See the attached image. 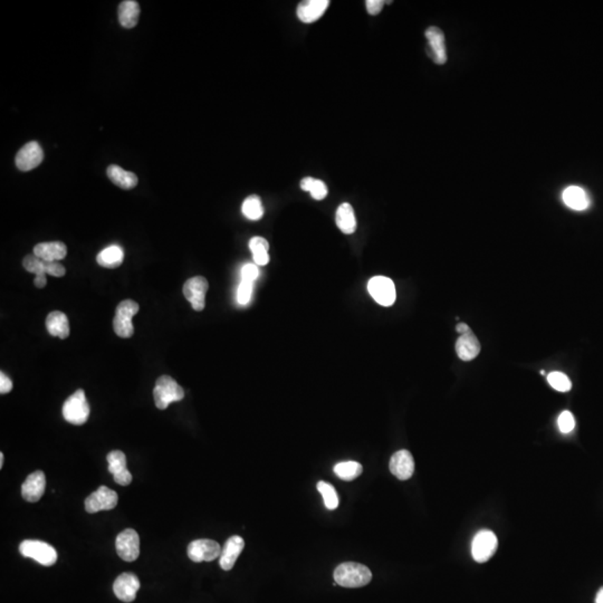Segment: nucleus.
Instances as JSON below:
<instances>
[{
  "label": "nucleus",
  "instance_id": "1",
  "mask_svg": "<svg viewBox=\"0 0 603 603\" xmlns=\"http://www.w3.org/2000/svg\"><path fill=\"white\" fill-rule=\"evenodd\" d=\"M334 580L344 588H361L371 582L372 573L368 566L357 562L340 564L334 571Z\"/></svg>",
  "mask_w": 603,
  "mask_h": 603
},
{
  "label": "nucleus",
  "instance_id": "2",
  "mask_svg": "<svg viewBox=\"0 0 603 603\" xmlns=\"http://www.w3.org/2000/svg\"><path fill=\"white\" fill-rule=\"evenodd\" d=\"M154 397L158 409L165 410L170 403L183 400L185 391L171 377L161 375L156 381Z\"/></svg>",
  "mask_w": 603,
  "mask_h": 603
},
{
  "label": "nucleus",
  "instance_id": "3",
  "mask_svg": "<svg viewBox=\"0 0 603 603\" xmlns=\"http://www.w3.org/2000/svg\"><path fill=\"white\" fill-rule=\"evenodd\" d=\"M90 405L87 402L85 392L79 389L67 398L63 406V417L65 420L75 426H81L90 417Z\"/></svg>",
  "mask_w": 603,
  "mask_h": 603
},
{
  "label": "nucleus",
  "instance_id": "4",
  "mask_svg": "<svg viewBox=\"0 0 603 603\" xmlns=\"http://www.w3.org/2000/svg\"><path fill=\"white\" fill-rule=\"evenodd\" d=\"M19 551L23 557H30L44 566H54L57 561L55 548L43 541L25 539L19 546Z\"/></svg>",
  "mask_w": 603,
  "mask_h": 603
},
{
  "label": "nucleus",
  "instance_id": "5",
  "mask_svg": "<svg viewBox=\"0 0 603 603\" xmlns=\"http://www.w3.org/2000/svg\"><path fill=\"white\" fill-rule=\"evenodd\" d=\"M139 304L132 299H125L118 305L113 319L114 332L118 337L128 339L133 335L132 317L139 312Z\"/></svg>",
  "mask_w": 603,
  "mask_h": 603
},
{
  "label": "nucleus",
  "instance_id": "6",
  "mask_svg": "<svg viewBox=\"0 0 603 603\" xmlns=\"http://www.w3.org/2000/svg\"><path fill=\"white\" fill-rule=\"evenodd\" d=\"M499 541L494 532L481 530L474 537L472 542V555L479 563L488 562L497 550Z\"/></svg>",
  "mask_w": 603,
  "mask_h": 603
},
{
  "label": "nucleus",
  "instance_id": "7",
  "mask_svg": "<svg viewBox=\"0 0 603 603\" xmlns=\"http://www.w3.org/2000/svg\"><path fill=\"white\" fill-rule=\"evenodd\" d=\"M368 290L378 304L391 306L396 302L397 293L393 281L384 276H375L368 283Z\"/></svg>",
  "mask_w": 603,
  "mask_h": 603
},
{
  "label": "nucleus",
  "instance_id": "8",
  "mask_svg": "<svg viewBox=\"0 0 603 603\" xmlns=\"http://www.w3.org/2000/svg\"><path fill=\"white\" fill-rule=\"evenodd\" d=\"M116 553L125 562H133L140 555V537L133 528H127L115 539Z\"/></svg>",
  "mask_w": 603,
  "mask_h": 603
},
{
  "label": "nucleus",
  "instance_id": "9",
  "mask_svg": "<svg viewBox=\"0 0 603 603\" xmlns=\"http://www.w3.org/2000/svg\"><path fill=\"white\" fill-rule=\"evenodd\" d=\"M188 557L192 562H212L221 557V548L212 539H196L188 546Z\"/></svg>",
  "mask_w": 603,
  "mask_h": 603
},
{
  "label": "nucleus",
  "instance_id": "10",
  "mask_svg": "<svg viewBox=\"0 0 603 603\" xmlns=\"http://www.w3.org/2000/svg\"><path fill=\"white\" fill-rule=\"evenodd\" d=\"M119 496L106 486H101L94 493L85 499V510L87 513L94 514L101 510H111L115 508Z\"/></svg>",
  "mask_w": 603,
  "mask_h": 603
},
{
  "label": "nucleus",
  "instance_id": "11",
  "mask_svg": "<svg viewBox=\"0 0 603 603\" xmlns=\"http://www.w3.org/2000/svg\"><path fill=\"white\" fill-rule=\"evenodd\" d=\"M209 284L207 279L201 276H196L183 285V295L192 304V308L197 312H201L206 305V294Z\"/></svg>",
  "mask_w": 603,
  "mask_h": 603
},
{
  "label": "nucleus",
  "instance_id": "12",
  "mask_svg": "<svg viewBox=\"0 0 603 603\" xmlns=\"http://www.w3.org/2000/svg\"><path fill=\"white\" fill-rule=\"evenodd\" d=\"M43 159L44 151L41 145L37 141H32L18 151L15 163L21 171L26 172L37 168L43 163Z\"/></svg>",
  "mask_w": 603,
  "mask_h": 603
},
{
  "label": "nucleus",
  "instance_id": "13",
  "mask_svg": "<svg viewBox=\"0 0 603 603\" xmlns=\"http://www.w3.org/2000/svg\"><path fill=\"white\" fill-rule=\"evenodd\" d=\"M23 266L27 272L35 274L36 276L48 274L55 277H63L66 273L65 267L61 263L44 261L36 255L26 256L24 259Z\"/></svg>",
  "mask_w": 603,
  "mask_h": 603
},
{
  "label": "nucleus",
  "instance_id": "14",
  "mask_svg": "<svg viewBox=\"0 0 603 603\" xmlns=\"http://www.w3.org/2000/svg\"><path fill=\"white\" fill-rule=\"evenodd\" d=\"M140 586L141 584H140L139 577L133 573L125 572V573L116 577V580L114 581V595L123 602H133L137 597Z\"/></svg>",
  "mask_w": 603,
  "mask_h": 603
},
{
  "label": "nucleus",
  "instance_id": "15",
  "mask_svg": "<svg viewBox=\"0 0 603 603\" xmlns=\"http://www.w3.org/2000/svg\"><path fill=\"white\" fill-rule=\"evenodd\" d=\"M109 472L113 475L114 481L121 486H128L132 483V475L127 468V457L121 450H113L106 457Z\"/></svg>",
  "mask_w": 603,
  "mask_h": 603
},
{
  "label": "nucleus",
  "instance_id": "16",
  "mask_svg": "<svg viewBox=\"0 0 603 603\" xmlns=\"http://www.w3.org/2000/svg\"><path fill=\"white\" fill-rule=\"evenodd\" d=\"M389 468L398 479L400 481L409 479L415 472V461L411 452L406 449L395 452L390 459Z\"/></svg>",
  "mask_w": 603,
  "mask_h": 603
},
{
  "label": "nucleus",
  "instance_id": "17",
  "mask_svg": "<svg viewBox=\"0 0 603 603\" xmlns=\"http://www.w3.org/2000/svg\"><path fill=\"white\" fill-rule=\"evenodd\" d=\"M46 488V477L41 470H37L27 477L21 485V496L29 503H36L43 497Z\"/></svg>",
  "mask_w": 603,
  "mask_h": 603
},
{
  "label": "nucleus",
  "instance_id": "18",
  "mask_svg": "<svg viewBox=\"0 0 603 603\" xmlns=\"http://www.w3.org/2000/svg\"><path fill=\"white\" fill-rule=\"evenodd\" d=\"M427 41L429 44V55L436 64L443 65L447 62L446 44L443 30L438 27H429L426 30Z\"/></svg>",
  "mask_w": 603,
  "mask_h": 603
},
{
  "label": "nucleus",
  "instance_id": "19",
  "mask_svg": "<svg viewBox=\"0 0 603 603\" xmlns=\"http://www.w3.org/2000/svg\"><path fill=\"white\" fill-rule=\"evenodd\" d=\"M244 548L245 541L243 537L234 535V537L227 539L223 550H221V557H219L221 568L225 571H230L235 566L236 561Z\"/></svg>",
  "mask_w": 603,
  "mask_h": 603
},
{
  "label": "nucleus",
  "instance_id": "20",
  "mask_svg": "<svg viewBox=\"0 0 603 603\" xmlns=\"http://www.w3.org/2000/svg\"><path fill=\"white\" fill-rule=\"evenodd\" d=\"M330 6L328 0H306L297 7V17L305 24H312L322 17Z\"/></svg>",
  "mask_w": 603,
  "mask_h": 603
},
{
  "label": "nucleus",
  "instance_id": "21",
  "mask_svg": "<svg viewBox=\"0 0 603 603\" xmlns=\"http://www.w3.org/2000/svg\"><path fill=\"white\" fill-rule=\"evenodd\" d=\"M481 349V343L472 331L461 334L456 342V352L463 361H472L477 358Z\"/></svg>",
  "mask_w": 603,
  "mask_h": 603
},
{
  "label": "nucleus",
  "instance_id": "22",
  "mask_svg": "<svg viewBox=\"0 0 603 603\" xmlns=\"http://www.w3.org/2000/svg\"><path fill=\"white\" fill-rule=\"evenodd\" d=\"M34 255L47 261H58L67 255V247L62 241L41 243L34 247Z\"/></svg>",
  "mask_w": 603,
  "mask_h": 603
},
{
  "label": "nucleus",
  "instance_id": "23",
  "mask_svg": "<svg viewBox=\"0 0 603 603\" xmlns=\"http://www.w3.org/2000/svg\"><path fill=\"white\" fill-rule=\"evenodd\" d=\"M563 203H566L568 208L582 212L590 207V198L581 187L570 186L563 192Z\"/></svg>",
  "mask_w": 603,
  "mask_h": 603
},
{
  "label": "nucleus",
  "instance_id": "24",
  "mask_svg": "<svg viewBox=\"0 0 603 603\" xmlns=\"http://www.w3.org/2000/svg\"><path fill=\"white\" fill-rule=\"evenodd\" d=\"M46 328L52 337L66 339L70 335V323L63 312L54 310L48 314L46 319Z\"/></svg>",
  "mask_w": 603,
  "mask_h": 603
},
{
  "label": "nucleus",
  "instance_id": "25",
  "mask_svg": "<svg viewBox=\"0 0 603 603\" xmlns=\"http://www.w3.org/2000/svg\"><path fill=\"white\" fill-rule=\"evenodd\" d=\"M109 179L115 185L124 190H130L137 187L138 177L133 172L127 171L124 169L121 168L119 165H109L108 170Z\"/></svg>",
  "mask_w": 603,
  "mask_h": 603
},
{
  "label": "nucleus",
  "instance_id": "26",
  "mask_svg": "<svg viewBox=\"0 0 603 603\" xmlns=\"http://www.w3.org/2000/svg\"><path fill=\"white\" fill-rule=\"evenodd\" d=\"M335 223L341 232L346 235H351L357 230V219L354 214L353 207L350 203H344L337 208L335 214Z\"/></svg>",
  "mask_w": 603,
  "mask_h": 603
},
{
  "label": "nucleus",
  "instance_id": "27",
  "mask_svg": "<svg viewBox=\"0 0 603 603\" xmlns=\"http://www.w3.org/2000/svg\"><path fill=\"white\" fill-rule=\"evenodd\" d=\"M140 16V5L134 0H125L119 5V21L124 28L137 26Z\"/></svg>",
  "mask_w": 603,
  "mask_h": 603
},
{
  "label": "nucleus",
  "instance_id": "28",
  "mask_svg": "<svg viewBox=\"0 0 603 603\" xmlns=\"http://www.w3.org/2000/svg\"><path fill=\"white\" fill-rule=\"evenodd\" d=\"M123 259H124V254H123L122 248L113 245V246L106 247L105 250H102L96 257V261L100 266L105 267V268H116L122 264Z\"/></svg>",
  "mask_w": 603,
  "mask_h": 603
},
{
  "label": "nucleus",
  "instance_id": "29",
  "mask_svg": "<svg viewBox=\"0 0 603 603\" xmlns=\"http://www.w3.org/2000/svg\"><path fill=\"white\" fill-rule=\"evenodd\" d=\"M250 248L256 265L264 266L270 263V255H268L270 244L265 238L252 237L250 241Z\"/></svg>",
  "mask_w": 603,
  "mask_h": 603
},
{
  "label": "nucleus",
  "instance_id": "30",
  "mask_svg": "<svg viewBox=\"0 0 603 603\" xmlns=\"http://www.w3.org/2000/svg\"><path fill=\"white\" fill-rule=\"evenodd\" d=\"M335 475L342 481H353L362 474L363 468L358 461H342L333 467Z\"/></svg>",
  "mask_w": 603,
  "mask_h": 603
},
{
  "label": "nucleus",
  "instance_id": "31",
  "mask_svg": "<svg viewBox=\"0 0 603 603\" xmlns=\"http://www.w3.org/2000/svg\"><path fill=\"white\" fill-rule=\"evenodd\" d=\"M299 186L304 192H310V196L315 201H323L328 196V187L322 180L306 177L302 180Z\"/></svg>",
  "mask_w": 603,
  "mask_h": 603
},
{
  "label": "nucleus",
  "instance_id": "32",
  "mask_svg": "<svg viewBox=\"0 0 603 603\" xmlns=\"http://www.w3.org/2000/svg\"><path fill=\"white\" fill-rule=\"evenodd\" d=\"M241 210L245 217L248 218L250 221H259L264 216V207L261 203V198L256 194H252L245 199Z\"/></svg>",
  "mask_w": 603,
  "mask_h": 603
},
{
  "label": "nucleus",
  "instance_id": "33",
  "mask_svg": "<svg viewBox=\"0 0 603 603\" xmlns=\"http://www.w3.org/2000/svg\"><path fill=\"white\" fill-rule=\"evenodd\" d=\"M317 490H319V493L322 495L325 508L331 510L337 508V506H339V495H337V490H335V488L332 485L325 483V481H319L317 483Z\"/></svg>",
  "mask_w": 603,
  "mask_h": 603
},
{
  "label": "nucleus",
  "instance_id": "34",
  "mask_svg": "<svg viewBox=\"0 0 603 603\" xmlns=\"http://www.w3.org/2000/svg\"><path fill=\"white\" fill-rule=\"evenodd\" d=\"M548 381L552 388L555 389L557 391L568 392L571 390V380L568 379L566 374L562 372L554 371L548 375Z\"/></svg>",
  "mask_w": 603,
  "mask_h": 603
},
{
  "label": "nucleus",
  "instance_id": "35",
  "mask_svg": "<svg viewBox=\"0 0 603 603\" xmlns=\"http://www.w3.org/2000/svg\"><path fill=\"white\" fill-rule=\"evenodd\" d=\"M252 294V281H241L238 288L237 301L239 304L246 305L250 303Z\"/></svg>",
  "mask_w": 603,
  "mask_h": 603
},
{
  "label": "nucleus",
  "instance_id": "36",
  "mask_svg": "<svg viewBox=\"0 0 603 603\" xmlns=\"http://www.w3.org/2000/svg\"><path fill=\"white\" fill-rule=\"evenodd\" d=\"M557 425H559L561 432L568 434V432H571L572 430L575 429V417H573V415L570 411H563L559 419H557Z\"/></svg>",
  "mask_w": 603,
  "mask_h": 603
},
{
  "label": "nucleus",
  "instance_id": "37",
  "mask_svg": "<svg viewBox=\"0 0 603 603\" xmlns=\"http://www.w3.org/2000/svg\"><path fill=\"white\" fill-rule=\"evenodd\" d=\"M259 275V267L256 264H247L241 270V281H252L257 279Z\"/></svg>",
  "mask_w": 603,
  "mask_h": 603
},
{
  "label": "nucleus",
  "instance_id": "38",
  "mask_svg": "<svg viewBox=\"0 0 603 603\" xmlns=\"http://www.w3.org/2000/svg\"><path fill=\"white\" fill-rule=\"evenodd\" d=\"M384 3L386 1H383V0H367V10H368L369 14L375 16L382 10Z\"/></svg>",
  "mask_w": 603,
  "mask_h": 603
},
{
  "label": "nucleus",
  "instance_id": "39",
  "mask_svg": "<svg viewBox=\"0 0 603 603\" xmlns=\"http://www.w3.org/2000/svg\"><path fill=\"white\" fill-rule=\"evenodd\" d=\"M12 380L7 377L6 374L1 372V373H0V393H1V395L8 393V392L12 391Z\"/></svg>",
  "mask_w": 603,
  "mask_h": 603
},
{
  "label": "nucleus",
  "instance_id": "40",
  "mask_svg": "<svg viewBox=\"0 0 603 603\" xmlns=\"http://www.w3.org/2000/svg\"><path fill=\"white\" fill-rule=\"evenodd\" d=\"M36 286L38 288H44L46 286V275H37L34 279Z\"/></svg>",
  "mask_w": 603,
  "mask_h": 603
},
{
  "label": "nucleus",
  "instance_id": "41",
  "mask_svg": "<svg viewBox=\"0 0 603 603\" xmlns=\"http://www.w3.org/2000/svg\"><path fill=\"white\" fill-rule=\"evenodd\" d=\"M456 331H457V332H458V333L461 335V334H465L467 333V332H470V326L466 324V323H458V324H457V326H456Z\"/></svg>",
  "mask_w": 603,
  "mask_h": 603
},
{
  "label": "nucleus",
  "instance_id": "42",
  "mask_svg": "<svg viewBox=\"0 0 603 603\" xmlns=\"http://www.w3.org/2000/svg\"><path fill=\"white\" fill-rule=\"evenodd\" d=\"M595 603H603V586L597 591V595H595Z\"/></svg>",
  "mask_w": 603,
  "mask_h": 603
},
{
  "label": "nucleus",
  "instance_id": "43",
  "mask_svg": "<svg viewBox=\"0 0 603 603\" xmlns=\"http://www.w3.org/2000/svg\"><path fill=\"white\" fill-rule=\"evenodd\" d=\"M3 452H0V468H3Z\"/></svg>",
  "mask_w": 603,
  "mask_h": 603
}]
</instances>
